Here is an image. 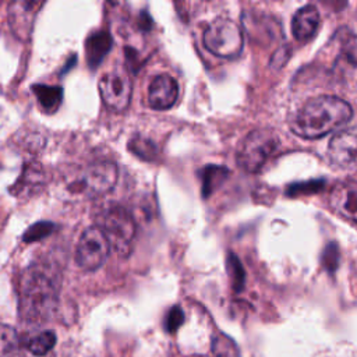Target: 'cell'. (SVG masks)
I'll list each match as a JSON object with an SVG mask.
<instances>
[{
    "instance_id": "44dd1931",
    "label": "cell",
    "mask_w": 357,
    "mask_h": 357,
    "mask_svg": "<svg viewBox=\"0 0 357 357\" xmlns=\"http://www.w3.org/2000/svg\"><path fill=\"white\" fill-rule=\"evenodd\" d=\"M18 349V335L10 325L0 324V357Z\"/></svg>"
},
{
    "instance_id": "cb8c5ba5",
    "label": "cell",
    "mask_w": 357,
    "mask_h": 357,
    "mask_svg": "<svg viewBox=\"0 0 357 357\" xmlns=\"http://www.w3.org/2000/svg\"><path fill=\"white\" fill-rule=\"evenodd\" d=\"M1 357H26V356L22 351H20V349H17V350H13V351L1 356Z\"/></svg>"
},
{
    "instance_id": "ffe728a7",
    "label": "cell",
    "mask_w": 357,
    "mask_h": 357,
    "mask_svg": "<svg viewBox=\"0 0 357 357\" xmlns=\"http://www.w3.org/2000/svg\"><path fill=\"white\" fill-rule=\"evenodd\" d=\"M56 229V225L52 222H36L31 227L25 230L22 234L24 243H35L39 241L47 236H50Z\"/></svg>"
},
{
    "instance_id": "277c9868",
    "label": "cell",
    "mask_w": 357,
    "mask_h": 357,
    "mask_svg": "<svg viewBox=\"0 0 357 357\" xmlns=\"http://www.w3.org/2000/svg\"><path fill=\"white\" fill-rule=\"evenodd\" d=\"M279 144V137L271 128L254 130L244 137L237 148V165L248 173H255L273 155Z\"/></svg>"
},
{
    "instance_id": "7c38bea8",
    "label": "cell",
    "mask_w": 357,
    "mask_h": 357,
    "mask_svg": "<svg viewBox=\"0 0 357 357\" xmlns=\"http://www.w3.org/2000/svg\"><path fill=\"white\" fill-rule=\"evenodd\" d=\"M329 204L336 213L357 223V181L337 183L331 191Z\"/></svg>"
},
{
    "instance_id": "e0dca14e",
    "label": "cell",
    "mask_w": 357,
    "mask_h": 357,
    "mask_svg": "<svg viewBox=\"0 0 357 357\" xmlns=\"http://www.w3.org/2000/svg\"><path fill=\"white\" fill-rule=\"evenodd\" d=\"M128 149L135 156H138L139 159L146 160V162H153L159 158L158 145L152 139H149L146 137H142V135L132 137L128 142Z\"/></svg>"
},
{
    "instance_id": "9c48e42d",
    "label": "cell",
    "mask_w": 357,
    "mask_h": 357,
    "mask_svg": "<svg viewBox=\"0 0 357 357\" xmlns=\"http://www.w3.org/2000/svg\"><path fill=\"white\" fill-rule=\"evenodd\" d=\"M328 155L333 165L347 170L357 169V127L346 128L332 137Z\"/></svg>"
},
{
    "instance_id": "603a6c76",
    "label": "cell",
    "mask_w": 357,
    "mask_h": 357,
    "mask_svg": "<svg viewBox=\"0 0 357 357\" xmlns=\"http://www.w3.org/2000/svg\"><path fill=\"white\" fill-rule=\"evenodd\" d=\"M227 268L230 272V278L233 280V284L236 289L240 287V284L243 283V269L241 265L238 262V259L236 258V255L230 254L227 258Z\"/></svg>"
},
{
    "instance_id": "30bf717a",
    "label": "cell",
    "mask_w": 357,
    "mask_h": 357,
    "mask_svg": "<svg viewBox=\"0 0 357 357\" xmlns=\"http://www.w3.org/2000/svg\"><path fill=\"white\" fill-rule=\"evenodd\" d=\"M43 4L39 1H13L8 6V25L21 40L31 36L35 18Z\"/></svg>"
},
{
    "instance_id": "6da1fadb",
    "label": "cell",
    "mask_w": 357,
    "mask_h": 357,
    "mask_svg": "<svg viewBox=\"0 0 357 357\" xmlns=\"http://www.w3.org/2000/svg\"><path fill=\"white\" fill-rule=\"evenodd\" d=\"M353 117L351 106L333 95H321L307 100L293 117L290 127L301 138H321Z\"/></svg>"
},
{
    "instance_id": "4fadbf2b",
    "label": "cell",
    "mask_w": 357,
    "mask_h": 357,
    "mask_svg": "<svg viewBox=\"0 0 357 357\" xmlns=\"http://www.w3.org/2000/svg\"><path fill=\"white\" fill-rule=\"evenodd\" d=\"M319 11L315 6L307 4L296 11L291 21V31L297 40L307 42L310 40L319 26Z\"/></svg>"
},
{
    "instance_id": "d4e9b609",
    "label": "cell",
    "mask_w": 357,
    "mask_h": 357,
    "mask_svg": "<svg viewBox=\"0 0 357 357\" xmlns=\"http://www.w3.org/2000/svg\"><path fill=\"white\" fill-rule=\"evenodd\" d=\"M191 357H206V356H191Z\"/></svg>"
},
{
    "instance_id": "5b68a950",
    "label": "cell",
    "mask_w": 357,
    "mask_h": 357,
    "mask_svg": "<svg viewBox=\"0 0 357 357\" xmlns=\"http://www.w3.org/2000/svg\"><path fill=\"white\" fill-rule=\"evenodd\" d=\"M202 40L208 52L223 59L237 57L244 45L240 26L233 20L226 17L213 20L204 31Z\"/></svg>"
},
{
    "instance_id": "d6986e66",
    "label": "cell",
    "mask_w": 357,
    "mask_h": 357,
    "mask_svg": "<svg viewBox=\"0 0 357 357\" xmlns=\"http://www.w3.org/2000/svg\"><path fill=\"white\" fill-rule=\"evenodd\" d=\"M56 344V335L50 331H45L31 337L28 342V350L35 356L47 354Z\"/></svg>"
},
{
    "instance_id": "5bb4252c",
    "label": "cell",
    "mask_w": 357,
    "mask_h": 357,
    "mask_svg": "<svg viewBox=\"0 0 357 357\" xmlns=\"http://www.w3.org/2000/svg\"><path fill=\"white\" fill-rule=\"evenodd\" d=\"M43 181L45 174L42 166L39 163L31 162L24 167L18 180L10 187V192L15 197H31L39 191V188L43 185Z\"/></svg>"
},
{
    "instance_id": "2e32d148",
    "label": "cell",
    "mask_w": 357,
    "mask_h": 357,
    "mask_svg": "<svg viewBox=\"0 0 357 357\" xmlns=\"http://www.w3.org/2000/svg\"><path fill=\"white\" fill-rule=\"evenodd\" d=\"M32 91L38 99L39 106L46 113L57 112L63 99V89L60 86L39 84V85H33Z\"/></svg>"
},
{
    "instance_id": "8fae6325",
    "label": "cell",
    "mask_w": 357,
    "mask_h": 357,
    "mask_svg": "<svg viewBox=\"0 0 357 357\" xmlns=\"http://www.w3.org/2000/svg\"><path fill=\"white\" fill-rule=\"evenodd\" d=\"M178 98V84L169 74L156 75L148 86V103L155 110L170 109Z\"/></svg>"
},
{
    "instance_id": "ac0fdd59",
    "label": "cell",
    "mask_w": 357,
    "mask_h": 357,
    "mask_svg": "<svg viewBox=\"0 0 357 357\" xmlns=\"http://www.w3.org/2000/svg\"><path fill=\"white\" fill-rule=\"evenodd\" d=\"M227 169L225 166H206L202 172V197L208 198L226 178Z\"/></svg>"
},
{
    "instance_id": "7402d4cb",
    "label": "cell",
    "mask_w": 357,
    "mask_h": 357,
    "mask_svg": "<svg viewBox=\"0 0 357 357\" xmlns=\"http://www.w3.org/2000/svg\"><path fill=\"white\" fill-rule=\"evenodd\" d=\"M184 322V312L178 305H174L169 310L165 318V328L167 332H176Z\"/></svg>"
},
{
    "instance_id": "ba28073f",
    "label": "cell",
    "mask_w": 357,
    "mask_h": 357,
    "mask_svg": "<svg viewBox=\"0 0 357 357\" xmlns=\"http://www.w3.org/2000/svg\"><path fill=\"white\" fill-rule=\"evenodd\" d=\"M119 170L113 162L102 160L89 165L79 180L81 190L89 197H100L109 192L117 183Z\"/></svg>"
},
{
    "instance_id": "7a4b0ae2",
    "label": "cell",
    "mask_w": 357,
    "mask_h": 357,
    "mask_svg": "<svg viewBox=\"0 0 357 357\" xmlns=\"http://www.w3.org/2000/svg\"><path fill=\"white\" fill-rule=\"evenodd\" d=\"M20 314L29 324L47 321L59 301V282L45 266H29L20 280Z\"/></svg>"
},
{
    "instance_id": "8992f818",
    "label": "cell",
    "mask_w": 357,
    "mask_h": 357,
    "mask_svg": "<svg viewBox=\"0 0 357 357\" xmlns=\"http://www.w3.org/2000/svg\"><path fill=\"white\" fill-rule=\"evenodd\" d=\"M110 252V245L103 231L95 225L82 231L75 248V262L84 271L100 268Z\"/></svg>"
},
{
    "instance_id": "52a82bcc",
    "label": "cell",
    "mask_w": 357,
    "mask_h": 357,
    "mask_svg": "<svg viewBox=\"0 0 357 357\" xmlns=\"http://www.w3.org/2000/svg\"><path fill=\"white\" fill-rule=\"evenodd\" d=\"M99 93L109 109L124 112L130 106L132 96L131 78L121 71L107 73L99 81Z\"/></svg>"
},
{
    "instance_id": "9a60e30c",
    "label": "cell",
    "mask_w": 357,
    "mask_h": 357,
    "mask_svg": "<svg viewBox=\"0 0 357 357\" xmlns=\"http://www.w3.org/2000/svg\"><path fill=\"white\" fill-rule=\"evenodd\" d=\"M113 45L112 35L106 31H96L91 33L85 40V54L86 61L91 68H96L106 54L110 52Z\"/></svg>"
},
{
    "instance_id": "3957f363",
    "label": "cell",
    "mask_w": 357,
    "mask_h": 357,
    "mask_svg": "<svg viewBox=\"0 0 357 357\" xmlns=\"http://www.w3.org/2000/svg\"><path fill=\"white\" fill-rule=\"evenodd\" d=\"M96 226L106 236L110 251L120 257L131 252L137 226L132 215L126 208L119 205L107 208L100 213Z\"/></svg>"
}]
</instances>
